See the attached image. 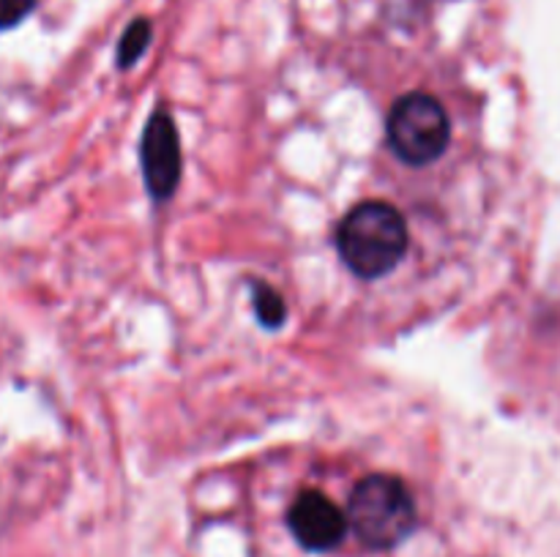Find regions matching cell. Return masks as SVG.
Segmentation results:
<instances>
[{
	"mask_svg": "<svg viewBox=\"0 0 560 557\" xmlns=\"http://www.w3.org/2000/svg\"><path fill=\"white\" fill-rule=\"evenodd\" d=\"M410 235L402 213L381 200L350 208L337 229V249L345 265L361 278H381L402 262Z\"/></svg>",
	"mask_w": 560,
	"mask_h": 557,
	"instance_id": "obj_1",
	"label": "cell"
},
{
	"mask_svg": "<svg viewBox=\"0 0 560 557\" xmlns=\"http://www.w3.org/2000/svg\"><path fill=\"white\" fill-rule=\"evenodd\" d=\"M348 524L372 549L402 544L416 528V502L408 486L394 475H366L348 502Z\"/></svg>",
	"mask_w": 560,
	"mask_h": 557,
	"instance_id": "obj_2",
	"label": "cell"
},
{
	"mask_svg": "<svg viewBox=\"0 0 560 557\" xmlns=\"http://www.w3.org/2000/svg\"><path fill=\"white\" fill-rule=\"evenodd\" d=\"M386 134L392 151L405 164L424 167L443 156L452 140V126L438 98L430 93H408L388 112Z\"/></svg>",
	"mask_w": 560,
	"mask_h": 557,
	"instance_id": "obj_3",
	"label": "cell"
},
{
	"mask_svg": "<svg viewBox=\"0 0 560 557\" xmlns=\"http://www.w3.org/2000/svg\"><path fill=\"white\" fill-rule=\"evenodd\" d=\"M142 173L145 186L156 200L173 197L180 178V140L167 112H153L142 131Z\"/></svg>",
	"mask_w": 560,
	"mask_h": 557,
	"instance_id": "obj_4",
	"label": "cell"
},
{
	"mask_svg": "<svg viewBox=\"0 0 560 557\" xmlns=\"http://www.w3.org/2000/svg\"><path fill=\"white\" fill-rule=\"evenodd\" d=\"M290 533L295 535L301 546L312 552L334 549L345 538L348 517L334 500H328L320 491H301L288 511Z\"/></svg>",
	"mask_w": 560,
	"mask_h": 557,
	"instance_id": "obj_5",
	"label": "cell"
},
{
	"mask_svg": "<svg viewBox=\"0 0 560 557\" xmlns=\"http://www.w3.org/2000/svg\"><path fill=\"white\" fill-rule=\"evenodd\" d=\"M252 298H255V315L260 317L262 325H268V328L282 325L288 309H284V300L277 289L268 287V284H262V282H257L255 287H252Z\"/></svg>",
	"mask_w": 560,
	"mask_h": 557,
	"instance_id": "obj_6",
	"label": "cell"
},
{
	"mask_svg": "<svg viewBox=\"0 0 560 557\" xmlns=\"http://www.w3.org/2000/svg\"><path fill=\"white\" fill-rule=\"evenodd\" d=\"M148 42H151V22L148 20H135L129 27H126L124 38L118 44V66L126 69V66L135 63L142 52H145Z\"/></svg>",
	"mask_w": 560,
	"mask_h": 557,
	"instance_id": "obj_7",
	"label": "cell"
},
{
	"mask_svg": "<svg viewBox=\"0 0 560 557\" xmlns=\"http://www.w3.org/2000/svg\"><path fill=\"white\" fill-rule=\"evenodd\" d=\"M36 0H0V31L20 25L33 11Z\"/></svg>",
	"mask_w": 560,
	"mask_h": 557,
	"instance_id": "obj_8",
	"label": "cell"
}]
</instances>
